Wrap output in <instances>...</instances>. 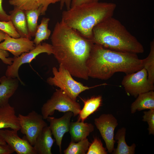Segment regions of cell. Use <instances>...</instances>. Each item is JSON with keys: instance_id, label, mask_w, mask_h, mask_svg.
Instances as JSON below:
<instances>
[{"instance_id": "cb8c5ba5", "label": "cell", "mask_w": 154, "mask_h": 154, "mask_svg": "<svg viewBox=\"0 0 154 154\" xmlns=\"http://www.w3.org/2000/svg\"><path fill=\"white\" fill-rule=\"evenodd\" d=\"M50 19L48 18H43L40 23L38 25L35 35L33 42L36 46L41 43L43 40L48 39L51 31L48 28Z\"/></svg>"}, {"instance_id": "5bb4252c", "label": "cell", "mask_w": 154, "mask_h": 154, "mask_svg": "<svg viewBox=\"0 0 154 154\" xmlns=\"http://www.w3.org/2000/svg\"><path fill=\"white\" fill-rule=\"evenodd\" d=\"M4 128L17 131L20 129L15 109L9 103L0 107V130Z\"/></svg>"}, {"instance_id": "44dd1931", "label": "cell", "mask_w": 154, "mask_h": 154, "mask_svg": "<svg viewBox=\"0 0 154 154\" xmlns=\"http://www.w3.org/2000/svg\"><path fill=\"white\" fill-rule=\"evenodd\" d=\"M126 129L123 127L118 130L114 139L117 141V147L114 149L112 153L114 154H134L135 153L136 145L133 143L128 146L125 140Z\"/></svg>"}, {"instance_id": "ffe728a7", "label": "cell", "mask_w": 154, "mask_h": 154, "mask_svg": "<svg viewBox=\"0 0 154 154\" xmlns=\"http://www.w3.org/2000/svg\"><path fill=\"white\" fill-rule=\"evenodd\" d=\"M131 112L145 110H154V92L151 90L139 94L131 106Z\"/></svg>"}, {"instance_id": "d4e9b609", "label": "cell", "mask_w": 154, "mask_h": 154, "mask_svg": "<svg viewBox=\"0 0 154 154\" xmlns=\"http://www.w3.org/2000/svg\"><path fill=\"white\" fill-rule=\"evenodd\" d=\"M149 54L145 58L142 59L143 68L147 70L148 79L151 84L154 83V42H151Z\"/></svg>"}, {"instance_id": "d6986e66", "label": "cell", "mask_w": 154, "mask_h": 154, "mask_svg": "<svg viewBox=\"0 0 154 154\" xmlns=\"http://www.w3.org/2000/svg\"><path fill=\"white\" fill-rule=\"evenodd\" d=\"M94 130V126L91 123L78 120L70 122L69 132L71 141L77 142L85 139Z\"/></svg>"}, {"instance_id": "52a82bcc", "label": "cell", "mask_w": 154, "mask_h": 154, "mask_svg": "<svg viewBox=\"0 0 154 154\" xmlns=\"http://www.w3.org/2000/svg\"><path fill=\"white\" fill-rule=\"evenodd\" d=\"M22 133L33 146L36 139L45 127L48 126L42 115L33 110L26 115L19 114L18 116Z\"/></svg>"}, {"instance_id": "277c9868", "label": "cell", "mask_w": 154, "mask_h": 154, "mask_svg": "<svg viewBox=\"0 0 154 154\" xmlns=\"http://www.w3.org/2000/svg\"><path fill=\"white\" fill-rule=\"evenodd\" d=\"M116 7V4L112 3L98 2L82 4L64 11L61 20L84 37L91 40L94 27L112 17Z\"/></svg>"}, {"instance_id": "6da1fadb", "label": "cell", "mask_w": 154, "mask_h": 154, "mask_svg": "<svg viewBox=\"0 0 154 154\" xmlns=\"http://www.w3.org/2000/svg\"><path fill=\"white\" fill-rule=\"evenodd\" d=\"M53 54L72 76L85 80L89 77L86 62L93 43L62 20L51 35Z\"/></svg>"}, {"instance_id": "ac0fdd59", "label": "cell", "mask_w": 154, "mask_h": 154, "mask_svg": "<svg viewBox=\"0 0 154 154\" xmlns=\"http://www.w3.org/2000/svg\"><path fill=\"white\" fill-rule=\"evenodd\" d=\"M10 20L21 37L31 40L28 29L25 11L16 7L9 12Z\"/></svg>"}, {"instance_id": "7a4b0ae2", "label": "cell", "mask_w": 154, "mask_h": 154, "mask_svg": "<svg viewBox=\"0 0 154 154\" xmlns=\"http://www.w3.org/2000/svg\"><path fill=\"white\" fill-rule=\"evenodd\" d=\"M86 67L89 77L106 80L117 72L127 74L136 72L143 65L142 59L137 54L114 51L93 44Z\"/></svg>"}, {"instance_id": "9a60e30c", "label": "cell", "mask_w": 154, "mask_h": 154, "mask_svg": "<svg viewBox=\"0 0 154 154\" xmlns=\"http://www.w3.org/2000/svg\"><path fill=\"white\" fill-rule=\"evenodd\" d=\"M49 126L44 127L37 137L33 145L37 154H52L51 149L55 139Z\"/></svg>"}, {"instance_id": "2e32d148", "label": "cell", "mask_w": 154, "mask_h": 154, "mask_svg": "<svg viewBox=\"0 0 154 154\" xmlns=\"http://www.w3.org/2000/svg\"><path fill=\"white\" fill-rule=\"evenodd\" d=\"M19 80L6 76L0 78V107L9 103V98L17 89Z\"/></svg>"}, {"instance_id": "e575fe53", "label": "cell", "mask_w": 154, "mask_h": 154, "mask_svg": "<svg viewBox=\"0 0 154 154\" xmlns=\"http://www.w3.org/2000/svg\"><path fill=\"white\" fill-rule=\"evenodd\" d=\"M6 33L3 31L0 30V43L4 40L5 37Z\"/></svg>"}, {"instance_id": "484cf974", "label": "cell", "mask_w": 154, "mask_h": 154, "mask_svg": "<svg viewBox=\"0 0 154 154\" xmlns=\"http://www.w3.org/2000/svg\"><path fill=\"white\" fill-rule=\"evenodd\" d=\"M90 143L87 138L77 142L71 141L64 151V154H85Z\"/></svg>"}, {"instance_id": "603a6c76", "label": "cell", "mask_w": 154, "mask_h": 154, "mask_svg": "<svg viewBox=\"0 0 154 154\" xmlns=\"http://www.w3.org/2000/svg\"><path fill=\"white\" fill-rule=\"evenodd\" d=\"M25 12L29 34L31 37H34L38 25V18L42 13V9L39 8Z\"/></svg>"}, {"instance_id": "7c38bea8", "label": "cell", "mask_w": 154, "mask_h": 154, "mask_svg": "<svg viewBox=\"0 0 154 154\" xmlns=\"http://www.w3.org/2000/svg\"><path fill=\"white\" fill-rule=\"evenodd\" d=\"M73 113L70 111L65 112L60 117L56 118L48 117L46 119L49 123V126L54 136L56 145L59 147V152L62 153V142L64 134L69 132L70 120Z\"/></svg>"}, {"instance_id": "3957f363", "label": "cell", "mask_w": 154, "mask_h": 154, "mask_svg": "<svg viewBox=\"0 0 154 154\" xmlns=\"http://www.w3.org/2000/svg\"><path fill=\"white\" fill-rule=\"evenodd\" d=\"M91 40L94 44L117 51L137 54L144 47L118 20L112 17L96 25Z\"/></svg>"}, {"instance_id": "d590c367", "label": "cell", "mask_w": 154, "mask_h": 154, "mask_svg": "<svg viewBox=\"0 0 154 154\" xmlns=\"http://www.w3.org/2000/svg\"><path fill=\"white\" fill-rule=\"evenodd\" d=\"M7 143L0 136V144H4Z\"/></svg>"}, {"instance_id": "4fadbf2b", "label": "cell", "mask_w": 154, "mask_h": 154, "mask_svg": "<svg viewBox=\"0 0 154 154\" xmlns=\"http://www.w3.org/2000/svg\"><path fill=\"white\" fill-rule=\"evenodd\" d=\"M35 46L33 41L28 38L22 37L15 38L7 33L4 41L0 43V49L9 52L16 57L24 53L29 52Z\"/></svg>"}, {"instance_id": "8992f818", "label": "cell", "mask_w": 154, "mask_h": 154, "mask_svg": "<svg viewBox=\"0 0 154 154\" xmlns=\"http://www.w3.org/2000/svg\"><path fill=\"white\" fill-rule=\"evenodd\" d=\"M80 104L72 99L64 91L56 90L50 98L44 103L41 108V115L44 119L52 115L56 110L65 112H72L73 116L79 114L81 110Z\"/></svg>"}, {"instance_id": "30bf717a", "label": "cell", "mask_w": 154, "mask_h": 154, "mask_svg": "<svg viewBox=\"0 0 154 154\" xmlns=\"http://www.w3.org/2000/svg\"><path fill=\"white\" fill-rule=\"evenodd\" d=\"M94 124L104 141L108 151L112 153L116 141L114 131L118 125L117 119L112 114H103L95 119Z\"/></svg>"}, {"instance_id": "f546056e", "label": "cell", "mask_w": 154, "mask_h": 154, "mask_svg": "<svg viewBox=\"0 0 154 154\" xmlns=\"http://www.w3.org/2000/svg\"><path fill=\"white\" fill-rule=\"evenodd\" d=\"M9 56L8 51L0 49V59L4 64L11 65L12 63L13 58L8 57Z\"/></svg>"}, {"instance_id": "5b68a950", "label": "cell", "mask_w": 154, "mask_h": 154, "mask_svg": "<svg viewBox=\"0 0 154 154\" xmlns=\"http://www.w3.org/2000/svg\"><path fill=\"white\" fill-rule=\"evenodd\" d=\"M52 72L53 76L48 78L47 82L50 85L59 87L75 101L82 92L97 86L107 84L104 83L90 87L84 86L75 80L70 72L61 64H59L58 70L56 67H53Z\"/></svg>"}, {"instance_id": "4316f807", "label": "cell", "mask_w": 154, "mask_h": 154, "mask_svg": "<svg viewBox=\"0 0 154 154\" xmlns=\"http://www.w3.org/2000/svg\"><path fill=\"white\" fill-rule=\"evenodd\" d=\"M106 149L103 146L101 140L95 137L90 144L86 154H107Z\"/></svg>"}, {"instance_id": "1f68e13d", "label": "cell", "mask_w": 154, "mask_h": 154, "mask_svg": "<svg viewBox=\"0 0 154 154\" xmlns=\"http://www.w3.org/2000/svg\"><path fill=\"white\" fill-rule=\"evenodd\" d=\"M14 152L13 149L7 143L0 144V154H11Z\"/></svg>"}, {"instance_id": "ba28073f", "label": "cell", "mask_w": 154, "mask_h": 154, "mask_svg": "<svg viewBox=\"0 0 154 154\" xmlns=\"http://www.w3.org/2000/svg\"><path fill=\"white\" fill-rule=\"evenodd\" d=\"M147 76V70L143 68L136 72L126 74L121 84L127 94L136 98L141 94L154 90V84L149 82Z\"/></svg>"}, {"instance_id": "7402d4cb", "label": "cell", "mask_w": 154, "mask_h": 154, "mask_svg": "<svg viewBox=\"0 0 154 154\" xmlns=\"http://www.w3.org/2000/svg\"><path fill=\"white\" fill-rule=\"evenodd\" d=\"M84 106L79 114L78 121L84 122L85 120L100 106L102 100L101 96L93 97L86 100L82 99Z\"/></svg>"}, {"instance_id": "e0dca14e", "label": "cell", "mask_w": 154, "mask_h": 154, "mask_svg": "<svg viewBox=\"0 0 154 154\" xmlns=\"http://www.w3.org/2000/svg\"><path fill=\"white\" fill-rule=\"evenodd\" d=\"M60 1V0H9V3L24 11L41 8V15L45 14L49 5Z\"/></svg>"}, {"instance_id": "83f0119b", "label": "cell", "mask_w": 154, "mask_h": 154, "mask_svg": "<svg viewBox=\"0 0 154 154\" xmlns=\"http://www.w3.org/2000/svg\"><path fill=\"white\" fill-rule=\"evenodd\" d=\"M0 30L12 37L17 38L20 37L10 21L8 22L0 21Z\"/></svg>"}, {"instance_id": "8fae6325", "label": "cell", "mask_w": 154, "mask_h": 154, "mask_svg": "<svg viewBox=\"0 0 154 154\" xmlns=\"http://www.w3.org/2000/svg\"><path fill=\"white\" fill-rule=\"evenodd\" d=\"M17 131L0 129V136L18 154H37L33 146L26 139L21 138Z\"/></svg>"}, {"instance_id": "f1b7e54d", "label": "cell", "mask_w": 154, "mask_h": 154, "mask_svg": "<svg viewBox=\"0 0 154 154\" xmlns=\"http://www.w3.org/2000/svg\"><path fill=\"white\" fill-rule=\"evenodd\" d=\"M143 120L147 122L149 135H154V110H150L143 112Z\"/></svg>"}, {"instance_id": "836d02e7", "label": "cell", "mask_w": 154, "mask_h": 154, "mask_svg": "<svg viewBox=\"0 0 154 154\" xmlns=\"http://www.w3.org/2000/svg\"><path fill=\"white\" fill-rule=\"evenodd\" d=\"M72 0H60V9H62L64 6H65L67 10L69 9L71 7Z\"/></svg>"}, {"instance_id": "d6a6232c", "label": "cell", "mask_w": 154, "mask_h": 154, "mask_svg": "<svg viewBox=\"0 0 154 154\" xmlns=\"http://www.w3.org/2000/svg\"><path fill=\"white\" fill-rule=\"evenodd\" d=\"M99 0H72L71 7L84 3L99 2Z\"/></svg>"}, {"instance_id": "4dcf8cb0", "label": "cell", "mask_w": 154, "mask_h": 154, "mask_svg": "<svg viewBox=\"0 0 154 154\" xmlns=\"http://www.w3.org/2000/svg\"><path fill=\"white\" fill-rule=\"evenodd\" d=\"M3 0H0V21L8 22L10 20L9 15L7 14L2 7V3Z\"/></svg>"}, {"instance_id": "9c48e42d", "label": "cell", "mask_w": 154, "mask_h": 154, "mask_svg": "<svg viewBox=\"0 0 154 154\" xmlns=\"http://www.w3.org/2000/svg\"><path fill=\"white\" fill-rule=\"evenodd\" d=\"M52 45L45 42L40 43L36 46L35 48L28 52L24 53L19 56H14L12 64L7 66L5 76L13 78H17L22 84H24L19 75L18 70L23 64L30 63L40 54L46 53L48 55L53 54Z\"/></svg>"}]
</instances>
